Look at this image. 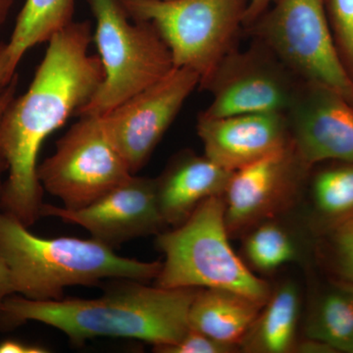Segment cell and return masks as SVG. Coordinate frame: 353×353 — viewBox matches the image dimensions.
Listing matches in <instances>:
<instances>
[{
	"label": "cell",
	"mask_w": 353,
	"mask_h": 353,
	"mask_svg": "<svg viewBox=\"0 0 353 353\" xmlns=\"http://www.w3.org/2000/svg\"><path fill=\"white\" fill-rule=\"evenodd\" d=\"M92 41L90 21H73L57 32L29 90L13 99L0 120V152L8 164L0 211L26 227L41 217L38 157L44 139L87 105L103 81L101 58L88 51Z\"/></svg>",
	"instance_id": "obj_1"
},
{
	"label": "cell",
	"mask_w": 353,
	"mask_h": 353,
	"mask_svg": "<svg viewBox=\"0 0 353 353\" xmlns=\"http://www.w3.org/2000/svg\"><path fill=\"white\" fill-rule=\"evenodd\" d=\"M146 284L114 279L92 299L39 301L12 294L0 311V332L36 321L59 330L77 347L99 336L134 339L153 347L176 343L189 331L190 308L199 289Z\"/></svg>",
	"instance_id": "obj_2"
},
{
	"label": "cell",
	"mask_w": 353,
	"mask_h": 353,
	"mask_svg": "<svg viewBox=\"0 0 353 353\" xmlns=\"http://www.w3.org/2000/svg\"><path fill=\"white\" fill-rule=\"evenodd\" d=\"M0 254L10 271L15 294L39 301H60L66 288L94 287L106 279L148 283L162 266L160 261L120 256L92 238H41L2 211Z\"/></svg>",
	"instance_id": "obj_3"
},
{
	"label": "cell",
	"mask_w": 353,
	"mask_h": 353,
	"mask_svg": "<svg viewBox=\"0 0 353 353\" xmlns=\"http://www.w3.org/2000/svg\"><path fill=\"white\" fill-rule=\"evenodd\" d=\"M164 254L155 285L167 289L218 288L266 303L272 288L255 275L230 243L223 196L197 206L185 222L157 234Z\"/></svg>",
	"instance_id": "obj_4"
},
{
	"label": "cell",
	"mask_w": 353,
	"mask_h": 353,
	"mask_svg": "<svg viewBox=\"0 0 353 353\" xmlns=\"http://www.w3.org/2000/svg\"><path fill=\"white\" fill-rule=\"evenodd\" d=\"M95 19L104 78L76 116H101L150 87L174 68L173 57L154 26L132 20L123 0H85Z\"/></svg>",
	"instance_id": "obj_5"
},
{
	"label": "cell",
	"mask_w": 353,
	"mask_h": 353,
	"mask_svg": "<svg viewBox=\"0 0 353 353\" xmlns=\"http://www.w3.org/2000/svg\"><path fill=\"white\" fill-rule=\"evenodd\" d=\"M132 20L152 23L173 57L208 80L236 48L250 0H123Z\"/></svg>",
	"instance_id": "obj_6"
},
{
	"label": "cell",
	"mask_w": 353,
	"mask_h": 353,
	"mask_svg": "<svg viewBox=\"0 0 353 353\" xmlns=\"http://www.w3.org/2000/svg\"><path fill=\"white\" fill-rule=\"evenodd\" d=\"M245 31L301 80L326 85L353 105V82L336 52L325 0H277Z\"/></svg>",
	"instance_id": "obj_7"
},
{
	"label": "cell",
	"mask_w": 353,
	"mask_h": 353,
	"mask_svg": "<svg viewBox=\"0 0 353 353\" xmlns=\"http://www.w3.org/2000/svg\"><path fill=\"white\" fill-rule=\"evenodd\" d=\"M38 166L43 190L67 209L85 208L132 176L101 116H81Z\"/></svg>",
	"instance_id": "obj_8"
},
{
	"label": "cell",
	"mask_w": 353,
	"mask_h": 353,
	"mask_svg": "<svg viewBox=\"0 0 353 353\" xmlns=\"http://www.w3.org/2000/svg\"><path fill=\"white\" fill-rule=\"evenodd\" d=\"M303 82L269 46L253 39L245 50L236 48L228 53L208 80L199 85L213 97L201 114L213 118L285 114Z\"/></svg>",
	"instance_id": "obj_9"
},
{
	"label": "cell",
	"mask_w": 353,
	"mask_h": 353,
	"mask_svg": "<svg viewBox=\"0 0 353 353\" xmlns=\"http://www.w3.org/2000/svg\"><path fill=\"white\" fill-rule=\"evenodd\" d=\"M199 80L194 70L174 67L158 82L101 116L132 175L148 163Z\"/></svg>",
	"instance_id": "obj_10"
},
{
	"label": "cell",
	"mask_w": 353,
	"mask_h": 353,
	"mask_svg": "<svg viewBox=\"0 0 353 353\" xmlns=\"http://www.w3.org/2000/svg\"><path fill=\"white\" fill-rule=\"evenodd\" d=\"M311 171L292 143L234 171L223 196L230 236H243L289 210L307 187Z\"/></svg>",
	"instance_id": "obj_11"
},
{
	"label": "cell",
	"mask_w": 353,
	"mask_h": 353,
	"mask_svg": "<svg viewBox=\"0 0 353 353\" xmlns=\"http://www.w3.org/2000/svg\"><path fill=\"white\" fill-rule=\"evenodd\" d=\"M41 217H55L87 230L92 239L115 250L123 243L165 231L155 180L132 175L85 208L67 209L44 203Z\"/></svg>",
	"instance_id": "obj_12"
},
{
	"label": "cell",
	"mask_w": 353,
	"mask_h": 353,
	"mask_svg": "<svg viewBox=\"0 0 353 353\" xmlns=\"http://www.w3.org/2000/svg\"><path fill=\"white\" fill-rule=\"evenodd\" d=\"M290 138L310 168L353 163V105L326 85L304 81L287 113Z\"/></svg>",
	"instance_id": "obj_13"
},
{
	"label": "cell",
	"mask_w": 353,
	"mask_h": 353,
	"mask_svg": "<svg viewBox=\"0 0 353 353\" xmlns=\"http://www.w3.org/2000/svg\"><path fill=\"white\" fill-rule=\"evenodd\" d=\"M196 131L204 155L232 172L280 152L292 143L284 113L240 114L221 118L201 113Z\"/></svg>",
	"instance_id": "obj_14"
},
{
	"label": "cell",
	"mask_w": 353,
	"mask_h": 353,
	"mask_svg": "<svg viewBox=\"0 0 353 353\" xmlns=\"http://www.w3.org/2000/svg\"><path fill=\"white\" fill-rule=\"evenodd\" d=\"M233 173L205 155L189 150L176 153L154 178L158 206L167 227L182 224L206 199L224 196Z\"/></svg>",
	"instance_id": "obj_15"
},
{
	"label": "cell",
	"mask_w": 353,
	"mask_h": 353,
	"mask_svg": "<svg viewBox=\"0 0 353 353\" xmlns=\"http://www.w3.org/2000/svg\"><path fill=\"white\" fill-rule=\"evenodd\" d=\"M264 303L234 290L199 289L190 308V328L239 347Z\"/></svg>",
	"instance_id": "obj_16"
},
{
	"label": "cell",
	"mask_w": 353,
	"mask_h": 353,
	"mask_svg": "<svg viewBox=\"0 0 353 353\" xmlns=\"http://www.w3.org/2000/svg\"><path fill=\"white\" fill-rule=\"evenodd\" d=\"M301 294L292 281L272 289L252 326L241 341V352L290 353L296 350Z\"/></svg>",
	"instance_id": "obj_17"
},
{
	"label": "cell",
	"mask_w": 353,
	"mask_h": 353,
	"mask_svg": "<svg viewBox=\"0 0 353 353\" xmlns=\"http://www.w3.org/2000/svg\"><path fill=\"white\" fill-rule=\"evenodd\" d=\"M304 336L353 353V285L331 277L315 290L304 322Z\"/></svg>",
	"instance_id": "obj_18"
},
{
	"label": "cell",
	"mask_w": 353,
	"mask_h": 353,
	"mask_svg": "<svg viewBox=\"0 0 353 353\" xmlns=\"http://www.w3.org/2000/svg\"><path fill=\"white\" fill-rule=\"evenodd\" d=\"M307 187L311 201V224L319 236L353 218V163L336 162L314 171Z\"/></svg>",
	"instance_id": "obj_19"
},
{
	"label": "cell",
	"mask_w": 353,
	"mask_h": 353,
	"mask_svg": "<svg viewBox=\"0 0 353 353\" xmlns=\"http://www.w3.org/2000/svg\"><path fill=\"white\" fill-rule=\"evenodd\" d=\"M75 0H26L18 15L8 50L19 65L26 52L37 44L48 43L57 32L73 22Z\"/></svg>",
	"instance_id": "obj_20"
},
{
	"label": "cell",
	"mask_w": 353,
	"mask_h": 353,
	"mask_svg": "<svg viewBox=\"0 0 353 353\" xmlns=\"http://www.w3.org/2000/svg\"><path fill=\"white\" fill-rule=\"evenodd\" d=\"M243 236V254L253 270L271 273L299 259V248L294 234L277 218L255 225Z\"/></svg>",
	"instance_id": "obj_21"
},
{
	"label": "cell",
	"mask_w": 353,
	"mask_h": 353,
	"mask_svg": "<svg viewBox=\"0 0 353 353\" xmlns=\"http://www.w3.org/2000/svg\"><path fill=\"white\" fill-rule=\"evenodd\" d=\"M318 238V254L332 277L353 285V218Z\"/></svg>",
	"instance_id": "obj_22"
},
{
	"label": "cell",
	"mask_w": 353,
	"mask_h": 353,
	"mask_svg": "<svg viewBox=\"0 0 353 353\" xmlns=\"http://www.w3.org/2000/svg\"><path fill=\"white\" fill-rule=\"evenodd\" d=\"M334 46L353 82V0H325Z\"/></svg>",
	"instance_id": "obj_23"
},
{
	"label": "cell",
	"mask_w": 353,
	"mask_h": 353,
	"mask_svg": "<svg viewBox=\"0 0 353 353\" xmlns=\"http://www.w3.org/2000/svg\"><path fill=\"white\" fill-rule=\"evenodd\" d=\"M153 348L160 353H231L240 350L236 345L221 343L192 328L176 343Z\"/></svg>",
	"instance_id": "obj_24"
},
{
	"label": "cell",
	"mask_w": 353,
	"mask_h": 353,
	"mask_svg": "<svg viewBox=\"0 0 353 353\" xmlns=\"http://www.w3.org/2000/svg\"><path fill=\"white\" fill-rule=\"evenodd\" d=\"M18 83H19V79H18V75H16L12 82L9 83L8 87L0 94V120H1L2 116H3L6 109L8 108L11 102H12L13 99L16 97ZM6 172H8V164H7L6 158H4L2 153L0 152V197H1L2 192H3L4 182H6V181L3 180V176Z\"/></svg>",
	"instance_id": "obj_25"
},
{
	"label": "cell",
	"mask_w": 353,
	"mask_h": 353,
	"mask_svg": "<svg viewBox=\"0 0 353 353\" xmlns=\"http://www.w3.org/2000/svg\"><path fill=\"white\" fill-rule=\"evenodd\" d=\"M18 65L14 63L7 43H0V94L17 75Z\"/></svg>",
	"instance_id": "obj_26"
},
{
	"label": "cell",
	"mask_w": 353,
	"mask_h": 353,
	"mask_svg": "<svg viewBox=\"0 0 353 353\" xmlns=\"http://www.w3.org/2000/svg\"><path fill=\"white\" fill-rule=\"evenodd\" d=\"M48 352L46 347L30 345L17 340H4L0 343V353H44Z\"/></svg>",
	"instance_id": "obj_27"
},
{
	"label": "cell",
	"mask_w": 353,
	"mask_h": 353,
	"mask_svg": "<svg viewBox=\"0 0 353 353\" xmlns=\"http://www.w3.org/2000/svg\"><path fill=\"white\" fill-rule=\"evenodd\" d=\"M276 1L277 0H250L245 13V30L259 20Z\"/></svg>",
	"instance_id": "obj_28"
},
{
	"label": "cell",
	"mask_w": 353,
	"mask_h": 353,
	"mask_svg": "<svg viewBox=\"0 0 353 353\" xmlns=\"http://www.w3.org/2000/svg\"><path fill=\"white\" fill-rule=\"evenodd\" d=\"M294 352L336 353L338 352L331 345L325 343V341L304 336L303 340L297 341Z\"/></svg>",
	"instance_id": "obj_29"
},
{
	"label": "cell",
	"mask_w": 353,
	"mask_h": 353,
	"mask_svg": "<svg viewBox=\"0 0 353 353\" xmlns=\"http://www.w3.org/2000/svg\"><path fill=\"white\" fill-rule=\"evenodd\" d=\"M15 294L11 279L10 271L6 260L0 254V311L7 297Z\"/></svg>",
	"instance_id": "obj_30"
},
{
	"label": "cell",
	"mask_w": 353,
	"mask_h": 353,
	"mask_svg": "<svg viewBox=\"0 0 353 353\" xmlns=\"http://www.w3.org/2000/svg\"><path fill=\"white\" fill-rule=\"evenodd\" d=\"M15 0H0V29L6 22Z\"/></svg>",
	"instance_id": "obj_31"
}]
</instances>
